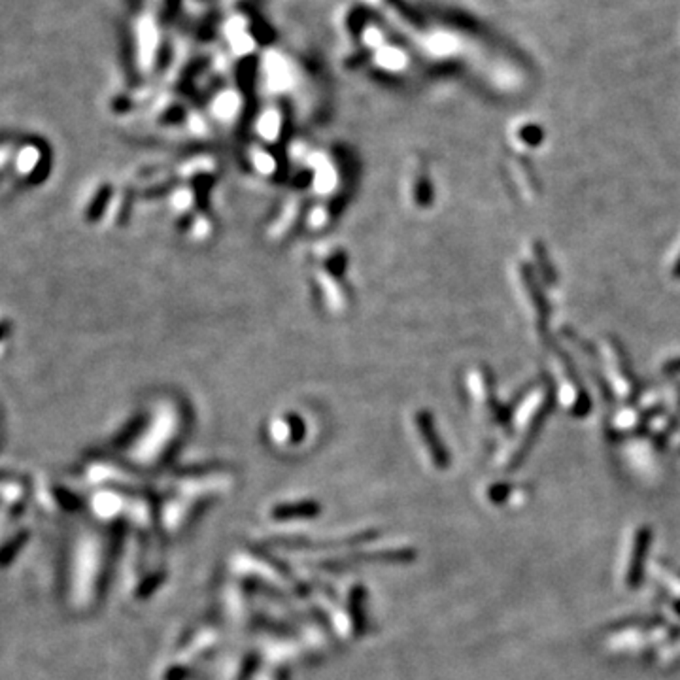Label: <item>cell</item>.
<instances>
[{
	"label": "cell",
	"mask_w": 680,
	"mask_h": 680,
	"mask_svg": "<svg viewBox=\"0 0 680 680\" xmlns=\"http://www.w3.org/2000/svg\"><path fill=\"white\" fill-rule=\"evenodd\" d=\"M369 21H371V12H369L367 8H354V10L350 12L348 19H346V27H348L350 35L354 36V38H361L365 29H367Z\"/></svg>",
	"instance_id": "6da1fadb"
},
{
	"label": "cell",
	"mask_w": 680,
	"mask_h": 680,
	"mask_svg": "<svg viewBox=\"0 0 680 680\" xmlns=\"http://www.w3.org/2000/svg\"><path fill=\"white\" fill-rule=\"evenodd\" d=\"M249 35L254 36V40L255 42H259V44H263V46H266V44H271L276 36H274V29H272L271 25L266 23V21H263V19H254L252 21V25H249Z\"/></svg>",
	"instance_id": "7a4b0ae2"
},
{
	"label": "cell",
	"mask_w": 680,
	"mask_h": 680,
	"mask_svg": "<svg viewBox=\"0 0 680 680\" xmlns=\"http://www.w3.org/2000/svg\"><path fill=\"white\" fill-rule=\"evenodd\" d=\"M388 2H390L391 6L395 8L397 12L401 13L402 18L407 19V21H410L412 25H416V27H424V25H426L424 18H421L420 13L416 12L414 8L408 4L407 0H388Z\"/></svg>",
	"instance_id": "3957f363"
},
{
	"label": "cell",
	"mask_w": 680,
	"mask_h": 680,
	"mask_svg": "<svg viewBox=\"0 0 680 680\" xmlns=\"http://www.w3.org/2000/svg\"><path fill=\"white\" fill-rule=\"evenodd\" d=\"M182 8V0H165V10H163V19L165 21H172L176 18L178 12Z\"/></svg>",
	"instance_id": "277c9868"
},
{
	"label": "cell",
	"mask_w": 680,
	"mask_h": 680,
	"mask_svg": "<svg viewBox=\"0 0 680 680\" xmlns=\"http://www.w3.org/2000/svg\"><path fill=\"white\" fill-rule=\"evenodd\" d=\"M521 138L529 144H538L543 140V130L538 129V127H526V129L521 130Z\"/></svg>",
	"instance_id": "5b68a950"
},
{
	"label": "cell",
	"mask_w": 680,
	"mask_h": 680,
	"mask_svg": "<svg viewBox=\"0 0 680 680\" xmlns=\"http://www.w3.org/2000/svg\"><path fill=\"white\" fill-rule=\"evenodd\" d=\"M371 49H359L357 54L355 55H352L348 59V63H346V66H350V68H355V66H359V65H363V63H367V59H371Z\"/></svg>",
	"instance_id": "8992f818"
},
{
	"label": "cell",
	"mask_w": 680,
	"mask_h": 680,
	"mask_svg": "<svg viewBox=\"0 0 680 680\" xmlns=\"http://www.w3.org/2000/svg\"><path fill=\"white\" fill-rule=\"evenodd\" d=\"M216 23H218V16H214V18H212V13H210V16L204 19V23H202V27H201L202 32H206V38H204V40L212 38L214 32H216Z\"/></svg>",
	"instance_id": "52a82bcc"
},
{
	"label": "cell",
	"mask_w": 680,
	"mask_h": 680,
	"mask_svg": "<svg viewBox=\"0 0 680 680\" xmlns=\"http://www.w3.org/2000/svg\"><path fill=\"white\" fill-rule=\"evenodd\" d=\"M665 373H680V357L679 359L669 361L667 365H665Z\"/></svg>",
	"instance_id": "ba28073f"
},
{
	"label": "cell",
	"mask_w": 680,
	"mask_h": 680,
	"mask_svg": "<svg viewBox=\"0 0 680 680\" xmlns=\"http://www.w3.org/2000/svg\"><path fill=\"white\" fill-rule=\"evenodd\" d=\"M673 276L674 278H680V259H679V263L674 265V268H673Z\"/></svg>",
	"instance_id": "9c48e42d"
}]
</instances>
